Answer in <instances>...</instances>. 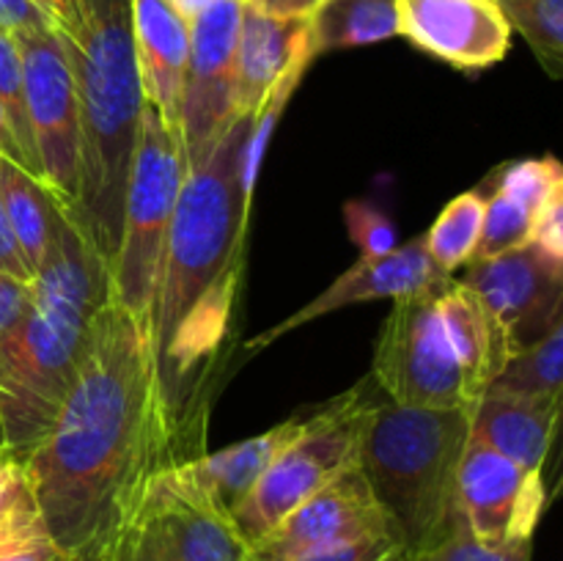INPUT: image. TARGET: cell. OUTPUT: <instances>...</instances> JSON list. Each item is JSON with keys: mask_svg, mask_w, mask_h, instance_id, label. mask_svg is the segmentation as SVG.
Segmentation results:
<instances>
[{"mask_svg": "<svg viewBox=\"0 0 563 561\" xmlns=\"http://www.w3.org/2000/svg\"><path fill=\"white\" fill-rule=\"evenodd\" d=\"M438 289L394 300L379 330L372 363V383L390 405L473 410L476 391L440 328Z\"/></svg>", "mask_w": 563, "mask_h": 561, "instance_id": "cell-8", "label": "cell"}, {"mask_svg": "<svg viewBox=\"0 0 563 561\" xmlns=\"http://www.w3.org/2000/svg\"><path fill=\"white\" fill-rule=\"evenodd\" d=\"M75 22L58 31L80 105V168L71 204L77 226L113 264L143 113L130 0H71Z\"/></svg>", "mask_w": 563, "mask_h": 561, "instance_id": "cell-3", "label": "cell"}, {"mask_svg": "<svg viewBox=\"0 0 563 561\" xmlns=\"http://www.w3.org/2000/svg\"><path fill=\"white\" fill-rule=\"evenodd\" d=\"M170 3L176 6V11H179L187 22H190L192 16L201 14V11L207 9L209 3H214V0H170Z\"/></svg>", "mask_w": 563, "mask_h": 561, "instance_id": "cell-41", "label": "cell"}, {"mask_svg": "<svg viewBox=\"0 0 563 561\" xmlns=\"http://www.w3.org/2000/svg\"><path fill=\"white\" fill-rule=\"evenodd\" d=\"M396 531L374 498L357 465L324 484L319 493L291 509L267 537L251 548L253 561H295L311 550L330 548L363 534Z\"/></svg>", "mask_w": 563, "mask_h": 561, "instance_id": "cell-14", "label": "cell"}, {"mask_svg": "<svg viewBox=\"0 0 563 561\" xmlns=\"http://www.w3.org/2000/svg\"><path fill=\"white\" fill-rule=\"evenodd\" d=\"M300 424L302 418L295 416L273 427L269 432L258 435V438L242 440L229 449L214 451V454L187 457V465H190L198 484L231 515L240 506V501L251 493L253 484L262 479V473L273 465L280 449L295 438Z\"/></svg>", "mask_w": 563, "mask_h": 561, "instance_id": "cell-20", "label": "cell"}, {"mask_svg": "<svg viewBox=\"0 0 563 561\" xmlns=\"http://www.w3.org/2000/svg\"><path fill=\"white\" fill-rule=\"evenodd\" d=\"M344 223L352 242L361 248V258L385 256L396 248V226L366 198L344 204Z\"/></svg>", "mask_w": 563, "mask_h": 561, "instance_id": "cell-32", "label": "cell"}, {"mask_svg": "<svg viewBox=\"0 0 563 561\" xmlns=\"http://www.w3.org/2000/svg\"><path fill=\"white\" fill-rule=\"evenodd\" d=\"M401 561H531V539L489 544L473 537L465 522H456L454 531L429 548L405 553Z\"/></svg>", "mask_w": 563, "mask_h": 561, "instance_id": "cell-31", "label": "cell"}, {"mask_svg": "<svg viewBox=\"0 0 563 561\" xmlns=\"http://www.w3.org/2000/svg\"><path fill=\"white\" fill-rule=\"evenodd\" d=\"M495 193L515 198L517 204L537 215L555 193H563V168L555 157L520 160L500 168Z\"/></svg>", "mask_w": 563, "mask_h": 561, "instance_id": "cell-30", "label": "cell"}, {"mask_svg": "<svg viewBox=\"0 0 563 561\" xmlns=\"http://www.w3.org/2000/svg\"><path fill=\"white\" fill-rule=\"evenodd\" d=\"M537 58L553 77L563 75V0H522L509 14Z\"/></svg>", "mask_w": 563, "mask_h": 561, "instance_id": "cell-25", "label": "cell"}, {"mask_svg": "<svg viewBox=\"0 0 563 561\" xmlns=\"http://www.w3.org/2000/svg\"><path fill=\"white\" fill-rule=\"evenodd\" d=\"M471 440V410L374 407L363 432L357 468L399 534L405 553L454 531L456 473Z\"/></svg>", "mask_w": 563, "mask_h": 561, "instance_id": "cell-5", "label": "cell"}, {"mask_svg": "<svg viewBox=\"0 0 563 561\" xmlns=\"http://www.w3.org/2000/svg\"><path fill=\"white\" fill-rule=\"evenodd\" d=\"M22 61V97L36 148L38 179L71 209L80 168V105L69 55L53 28L14 33Z\"/></svg>", "mask_w": 563, "mask_h": 561, "instance_id": "cell-9", "label": "cell"}, {"mask_svg": "<svg viewBox=\"0 0 563 561\" xmlns=\"http://www.w3.org/2000/svg\"><path fill=\"white\" fill-rule=\"evenodd\" d=\"M0 108H3L11 132H14L16 146H20L22 165H25L33 176H38L36 148H33V135L31 127H27L25 97H22L20 47H16L14 33L3 31V28H0Z\"/></svg>", "mask_w": 563, "mask_h": 561, "instance_id": "cell-28", "label": "cell"}, {"mask_svg": "<svg viewBox=\"0 0 563 561\" xmlns=\"http://www.w3.org/2000/svg\"><path fill=\"white\" fill-rule=\"evenodd\" d=\"M0 561H69L49 537L33 495L0 520Z\"/></svg>", "mask_w": 563, "mask_h": 561, "instance_id": "cell-26", "label": "cell"}, {"mask_svg": "<svg viewBox=\"0 0 563 561\" xmlns=\"http://www.w3.org/2000/svg\"><path fill=\"white\" fill-rule=\"evenodd\" d=\"M484 223V196L478 190H467L445 204L443 212L432 223V229L423 234L429 258L443 270L445 275H454L456 270L467 267L476 256L478 237Z\"/></svg>", "mask_w": 563, "mask_h": 561, "instance_id": "cell-23", "label": "cell"}, {"mask_svg": "<svg viewBox=\"0 0 563 561\" xmlns=\"http://www.w3.org/2000/svg\"><path fill=\"white\" fill-rule=\"evenodd\" d=\"M498 3H500V9H504V11H506V16H509V14H511V11H515V9H517V6H520V3H522V0H498Z\"/></svg>", "mask_w": 563, "mask_h": 561, "instance_id": "cell-42", "label": "cell"}, {"mask_svg": "<svg viewBox=\"0 0 563 561\" xmlns=\"http://www.w3.org/2000/svg\"><path fill=\"white\" fill-rule=\"evenodd\" d=\"M401 556H405V544H401L399 534L377 531L344 539L330 548L311 550L295 561H401Z\"/></svg>", "mask_w": 563, "mask_h": 561, "instance_id": "cell-33", "label": "cell"}, {"mask_svg": "<svg viewBox=\"0 0 563 561\" xmlns=\"http://www.w3.org/2000/svg\"><path fill=\"white\" fill-rule=\"evenodd\" d=\"M531 226L533 212H528L522 204L504 196V193H493L489 198H484L482 237H478L473 262L504 256V253L515 251V248L528 245V240H531Z\"/></svg>", "mask_w": 563, "mask_h": 561, "instance_id": "cell-27", "label": "cell"}, {"mask_svg": "<svg viewBox=\"0 0 563 561\" xmlns=\"http://www.w3.org/2000/svg\"><path fill=\"white\" fill-rule=\"evenodd\" d=\"M454 275H445L438 264L429 258L423 237L418 240L396 245L394 251L377 258H357L346 273H341L322 295L313 297L311 302L286 317L280 324H273L264 330L262 336L247 341V350L256 352L278 341L280 336L291 333V330L302 328V324L313 322V319L324 317V314L341 311L346 306L368 300H401V297L421 295V292L438 289L445 286Z\"/></svg>", "mask_w": 563, "mask_h": 561, "instance_id": "cell-16", "label": "cell"}, {"mask_svg": "<svg viewBox=\"0 0 563 561\" xmlns=\"http://www.w3.org/2000/svg\"><path fill=\"white\" fill-rule=\"evenodd\" d=\"M132 42H135L137 75L143 99L179 130L181 86L190 55V22L170 0H130Z\"/></svg>", "mask_w": 563, "mask_h": 561, "instance_id": "cell-18", "label": "cell"}, {"mask_svg": "<svg viewBox=\"0 0 563 561\" xmlns=\"http://www.w3.org/2000/svg\"><path fill=\"white\" fill-rule=\"evenodd\" d=\"M53 198L55 196L42 185L38 176L22 168L16 160L0 154V201H3L5 220L31 275L36 273L44 248H47Z\"/></svg>", "mask_w": 563, "mask_h": 561, "instance_id": "cell-22", "label": "cell"}, {"mask_svg": "<svg viewBox=\"0 0 563 561\" xmlns=\"http://www.w3.org/2000/svg\"><path fill=\"white\" fill-rule=\"evenodd\" d=\"M544 509V473L528 471L500 451L467 440L456 473V512L473 537L489 544L533 542Z\"/></svg>", "mask_w": 563, "mask_h": 561, "instance_id": "cell-12", "label": "cell"}, {"mask_svg": "<svg viewBox=\"0 0 563 561\" xmlns=\"http://www.w3.org/2000/svg\"><path fill=\"white\" fill-rule=\"evenodd\" d=\"M31 284V311L0 355V446L16 462L55 421L93 314L110 297V267L58 198H53L47 248Z\"/></svg>", "mask_w": 563, "mask_h": 561, "instance_id": "cell-2", "label": "cell"}, {"mask_svg": "<svg viewBox=\"0 0 563 561\" xmlns=\"http://www.w3.org/2000/svg\"><path fill=\"white\" fill-rule=\"evenodd\" d=\"M185 174L187 160L179 130L165 124L163 116L143 102L119 251L110 264V295L148 330L157 306L165 240Z\"/></svg>", "mask_w": 563, "mask_h": 561, "instance_id": "cell-6", "label": "cell"}, {"mask_svg": "<svg viewBox=\"0 0 563 561\" xmlns=\"http://www.w3.org/2000/svg\"><path fill=\"white\" fill-rule=\"evenodd\" d=\"M0 154H3V157H11V160H16V163L22 165V154H20V146H16V141H14V132H11V127H9V119H5L3 108H0ZM22 168H25V165H22Z\"/></svg>", "mask_w": 563, "mask_h": 561, "instance_id": "cell-40", "label": "cell"}, {"mask_svg": "<svg viewBox=\"0 0 563 561\" xmlns=\"http://www.w3.org/2000/svg\"><path fill=\"white\" fill-rule=\"evenodd\" d=\"M242 3L273 16H311L324 0H242Z\"/></svg>", "mask_w": 563, "mask_h": 561, "instance_id": "cell-39", "label": "cell"}, {"mask_svg": "<svg viewBox=\"0 0 563 561\" xmlns=\"http://www.w3.org/2000/svg\"><path fill=\"white\" fill-rule=\"evenodd\" d=\"M462 284L476 292L511 358L563 322V262L531 242L504 256L471 262Z\"/></svg>", "mask_w": 563, "mask_h": 561, "instance_id": "cell-11", "label": "cell"}, {"mask_svg": "<svg viewBox=\"0 0 563 561\" xmlns=\"http://www.w3.org/2000/svg\"><path fill=\"white\" fill-rule=\"evenodd\" d=\"M317 58L311 16H273L245 6L236 44V108L256 113L280 80Z\"/></svg>", "mask_w": 563, "mask_h": 561, "instance_id": "cell-17", "label": "cell"}, {"mask_svg": "<svg viewBox=\"0 0 563 561\" xmlns=\"http://www.w3.org/2000/svg\"><path fill=\"white\" fill-rule=\"evenodd\" d=\"M396 11L399 36L462 72L504 61L515 36L498 0H396Z\"/></svg>", "mask_w": 563, "mask_h": 561, "instance_id": "cell-15", "label": "cell"}, {"mask_svg": "<svg viewBox=\"0 0 563 561\" xmlns=\"http://www.w3.org/2000/svg\"><path fill=\"white\" fill-rule=\"evenodd\" d=\"M563 399L487 391L471 410V438L528 471L544 473Z\"/></svg>", "mask_w": 563, "mask_h": 561, "instance_id": "cell-19", "label": "cell"}, {"mask_svg": "<svg viewBox=\"0 0 563 561\" xmlns=\"http://www.w3.org/2000/svg\"><path fill=\"white\" fill-rule=\"evenodd\" d=\"M242 0H214L190 20V55L181 86L179 138L187 168L209 154L236 108V44H240Z\"/></svg>", "mask_w": 563, "mask_h": 561, "instance_id": "cell-10", "label": "cell"}, {"mask_svg": "<svg viewBox=\"0 0 563 561\" xmlns=\"http://www.w3.org/2000/svg\"><path fill=\"white\" fill-rule=\"evenodd\" d=\"M251 561H253V559H251Z\"/></svg>", "mask_w": 563, "mask_h": 561, "instance_id": "cell-43", "label": "cell"}, {"mask_svg": "<svg viewBox=\"0 0 563 561\" xmlns=\"http://www.w3.org/2000/svg\"><path fill=\"white\" fill-rule=\"evenodd\" d=\"M0 28L9 33L53 28V20L33 0H0Z\"/></svg>", "mask_w": 563, "mask_h": 561, "instance_id": "cell-36", "label": "cell"}, {"mask_svg": "<svg viewBox=\"0 0 563 561\" xmlns=\"http://www.w3.org/2000/svg\"><path fill=\"white\" fill-rule=\"evenodd\" d=\"M399 36L396 0H324L311 14L313 55Z\"/></svg>", "mask_w": 563, "mask_h": 561, "instance_id": "cell-21", "label": "cell"}, {"mask_svg": "<svg viewBox=\"0 0 563 561\" xmlns=\"http://www.w3.org/2000/svg\"><path fill=\"white\" fill-rule=\"evenodd\" d=\"M27 495H31V490H27L22 465L9 451L0 449V520Z\"/></svg>", "mask_w": 563, "mask_h": 561, "instance_id": "cell-37", "label": "cell"}, {"mask_svg": "<svg viewBox=\"0 0 563 561\" xmlns=\"http://www.w3.org/2000/svg\"><path fill=\"white\" fill-rule=\"evenodd\" d=\"M487 391L563 399V322L555 324L544 339L509 358L504 372Z\"/></svg>", "mask_w": 563, "mask_h": 561, "instance_id": "cell-24", "label": "cell"}, {"mask_svg": "<svg viewBox=\"0 0 563 561\" xmlns=\"http://www.w3.org/2000/svg\"><path fill=\"white\" fill-rule=\"evenodd\" d=\"M174 435L152 330L110 295L93 314L55 421L20 460L66 559H91L135 512L148 479L174 462Z\"/></svg>", "mask_w": 563, "mask_h": 561, "instance_id": "cell-1", "label": "cell"}, {"mask_svg": "<svg viewBox=\"0 0 563 561\" xmlns=\"http://www.w3.org/2000/svg\"><path fill=\"white\" fill-rule=\"evenodd\" d=\"M253 116H236L207 157L190 165L181 179L154 306V358L209 295L240 286L251 218V196L242 187V157Z\"/></svg>", "mask_w": 563, "mask_h": 561, "instance_id": "cell-4", "label": "cell"}, {"mask_svg": "<svg viewBox=\"0 0 563 561\" xmlns=\"http://www.w3.org/2000/svg\"><path fill=\"white\" fill-rule=\"evenodd\" d=\"M0 273L14 275L20 280H33L31 270H27L25 258H22L20 248H16L14 234L9 229V220H5L3 201H0Z\"/></svg>", "mask_w": 563, "mask_h": 561, "instance_id": "cell-38", "label": "cell"}, {"mask_svg": "<svg viewBox=\"0 0 563 561\" xmlns=\"http://www.w3.org/2000/svg\"><path fill=\"white\" fill-rule=\"evenodd\" d=\"M135 509L159 528L181 561H251L231 515L198 484L187 457L148 479Z\"/></svg>", "mask_w": 563, "mask_h": 561, "instance_id": "cell-13", "label": "cell"}, {"mask_svg": "<svg viewBox=\"0 0 563 561\" xmlns=\"http://www.w3.org/2000/svg\"><path fill=\"white\" fill-rule=\"evenodd\" d=\"M88 561H181L148 517L132 512Z\"/></svg>", "mask_w": 563, "mask_h": 561, "instance_id": "cell-29", "label": "cell"}, {"mask_svg": "<svg viewBox=\"0 0 563 561\" xmlns=\"http://www.w3.org/2000/svg\"><path fill=\"white\" fill-rule=\"evenodd\" d=\"M33 302V284L0 273V355L14 341Z\"/></svg>", "mask_w": 563, "mask_h": 561, "instance_id": "cell-34", "label": "cell"}, {"mask_svg": "<svg viewBox=\"0 0 563 561\" xmlns=\"http://www.w3.org/2000/svg\"><path fill=\"white\" fill-rule=\"evenodd\" d=\"M377 402L368 383L355 385L339 399L302 418L295 438L280 449L251 493L240 501L231 520L247 548L267 537L291 509L357 465L363 432Z\"/></svg>", "mask_w": 563, "mask_h": 561, "instance_id": "cell-7", "label": "cell"}, {"mask_svg": "<svg viewBox=\"0 0 563 561\" xmlns=\"http://www.w3.org/2000/svg\"><path fill=\"white\" fill-rule=\"evenodd\" d=\"M531 245L548 253L555 262H563V193H555L537 215L531 226Z\"/></svg>", "mask_w": 563, "mask_h": 561, "instance_id": "cell-35", "label": "cell"}]
</instances>
